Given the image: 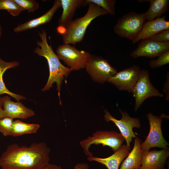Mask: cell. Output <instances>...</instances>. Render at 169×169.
<instances>
[{"instance_id":"1","label":"cell","mask_w":169,"mask_h":169,"mask_svg":"<svg viewBox=\"0 0 169 169\" xmlns=\"http://www.w3.org/2000/svg\"><path fill=\"white\" fill-rule=\"evenodd\" d=\"M50 148L44 142L29 146L9 145L0 157L2 169H41L49 163Z\"/></svg>"},{"instance_id":"2","label":"cell","mask_w":169,"mask_h":169,"mask_svg":"<svg viewBox=\"0 0 169 169\" xmlns=\"http://www.w3.org/2000/svg\"><path fill=\"white\" fill-rule=\"evenodd\" d=\"M38 34L40 40L37 42V44L39 47H37L33 52L39 56L46 59L49 72L47 83L41 90L44 91L49 90L53 84L56 83L60 103V92L62 83L64 79L69 74L72 70L70 68L64 66L61 63L58 56L54 51L51 45L48 44L45 30H42L41 32H38Z\"/></svg>"},{"instance_id":"3","label":"cell","mask_w":169,"mask_h":169,"mask_svg":"<svg viewBox=\"0 0 169 169\" xmlns=\"http://www.w3.org/2000/svg\"><path fill=\"white\" fill-rule=\"evenodd\" d=\"M87 4L88 9L85 14L81 18L72 20L65 28V32L62 34L64 44L75 45L81 42L91 22L98 17L108 14L95 3H89Z\"/></svg>"},{"instance_id":"4","label":"cell","mask_w":169,"mask_h":169,"mask_svg":"<svg viewBox=\"0 0 169 169\" xmlns=\"http://www.w3.org/2000/svg\"><path fill=\"white\" fill-rule=\"evenodd\" d=\"M146 20L145 13L129 12L118 20L114 27V32L121 38L132 41L140 32Z\"/></svg>"},{"instance_id":"5","label":"cell","mask_w":169,"mask_h":169,"mask_svg":"<svg viewBox=\"0 0 169 169\" xmlns=\"http://www.w3.org/2000/svg\"><path fill=\"white\" fill-rule=\"evenodd\" d=\"M125 140L120 133L113 131H99L94 133L92 136H88L81 141L80 144L85 154L90 156H93L89 150L92 145L102 144L104 146H108L115 152L122 145Z\"/></svg>"},{"instance_id":"6","label":"cell","mask_w":169,"mask_h":169,"mask_svg":"<svg viewBox=\"0 0 169 169\" xmlns=\"http://www.w3.org/2000/svg\"><path fill=\"white\" fill-rule=\"evenodd\" d=\"M85 68L93 80L101 84L107 81L117 72L107 59L100 56L91 55Z\"/></svg>"},{"instance_id":"7","label":"cell","mask_w":169,"mask_h":169,"mask_svg":"<svg viewBox=\"0 0 169 169\" xmlns=\"http://www.w3.org/2000/svg\"><path fill=\"white\" fill-rule=\"evenodd\" d=\"M166 115L162 114L158 116L151 113L147 115L150 125L149 134L145 141L141 143L142 151H148L152 147L168 148V143L164 138L161 130L162 119Z\"/></svg>"},{"instance_id":"8","label":"cell","mask_w":169,"mask_h":169,"mask_svg":"<svg viewBox=\"0 0 169 169\" xmlns=\"http://www.w3.org/2000/svg\"><path fill=\"white\" fill-rule=\"evenodd\" d=\"M56 54L72 71L85 68L91 54L84 50H79L75 47L64 44L59 46L56 50Z\"/></svg>"},{"instance_id":"9","label":"cell","mask_w":169,"mask_h":169,"mask_svg":"<svg viewBox=\"0 0 169 169\" xmlns=\"http://www.w3.org/2000/svg\"><path fill=\"white\" fill-rule=\"evenodd\" d=\"M131 93L135 100L134 110L136 111L144 101L147 98L164 95L151 83L148 70H141L138 79L132 90Z\"/></svg>"},{"instance_id":"10","label":"cell","mask_w":169,"mask_h":169,"mask_svg":"<svg viewBox=\"0 0 169 169\" xmlns=\"http://www.w3.org/2000/svg\"><path fill=\"white\" fill-rule=\"evenodd\" d=\"M119 110L122 116L120 120L115 118L106 110L104 111V118L106 121H111L117 127L125 140L126 145L131 150L130 144L132 138L137 137L133 131V128H140L141 126V121L137 118L130 116L125 111H123L120 109Z\"/></svg>"},{"instance_id":"11","label":"cell","mask_w":169,"mask_h":169,"mask_svg":"<svg viewBox=\"0 0 169 169\" xmlns=\"http://www.w3.org/2000/svg\"><path fill=\"white\" fill-rule=\"evenodd\" d=\"M140 67L134 65L117 73L107 81L114 85L120 90L131 93L141 72Z\"/></svg>"},{"instance_id":"12","label":"cell","mask_w":169,"mask_h":169,"mask_svg":"<svg viewBox=\"0 0 169 169\" xmlns=\"http://www.w3.org/2000/svg\"><path fill=\"white\" fill-rule=\"evenodd\" d=\"M169 50V42L160 43L148 38L142 40L130 56L135 58L140 57L154 58Z\"/></svg>"},{"instance_id":"13","label":"cell","mask_w":169,"mask_h":169,"mask_svg":"<svg viewBox=\"0 0 169 169\" xmlns=\"http://www.w3.org/2000/svg\"><path fill=\"white\" fill-rule=\"evenodd\" d=\"M169 156V148L159 151H142L141 165L139 169H165Z\"/></svg>"},{"instance_id":"14","label":"cell","mask_w":169,"mask_h":169,"mask_svg":"<svg viewBox=\"0 0 169 169\" xmlns=\"http://www.w3.org/2000/svg\"><path fill=\"white\" fill-rule=\"evenodd\" d=\"M166 18L163 16L145 22L139 34L132 41V43L135 44L141 40L149 38L161 31L169 29V22L166 20Z\"/></svg>"},{"instance_id":"15","label":"cell","mask_w":169,"mask_h":169,"mask_svg":"<svg viewBox=\"0 0 169 169\" xmlns=\"http://www.w3.org/2000/svg\"><path fill=\"white\" fill-rule=\"evenodd\" d=\"M131 149L126 144L122 145L114 154L105 158L88 156V161H95L105 165L108 169H118L120 164L127 156Z\"/></svg>"},{"instance_id":"16","label":"cell","mask_w":169,"mask_h":169,"mask_svg":"<svg viewBox=\"0 0 169 169\" xmlns=\"http://www.w3.org/2000/svg\"><path fill=\"white\" fill-rule=\"evenodd\" d=\"M3 97V110L7 113L8 117L13 119L18 118L25 119L34 115L33 110L26 107L22 103L19 101L13 102L8 96Z\"/></svg>"},{"instance_id":"17","label":"cell","mask_w":169,"mask_h":169,"mask_svg":"<svg viewBox=\"0 0 169 169\" xmlns=\"http://www.w3.org/2000/svg\"><path fill=\"white\" fill-rule=\"evenodd\" d=\"M61 6L60 0H55L52 8L46 13L38 18L18 24L14 28V32L16 33L22 32L50 22L55 13Z\"/></svg>"},{"instance_id":"18","label":"cell","mask_w":169,"mask_h":169,"mask_svg":"<svg viewBox=\"0 0 169 169\" xmlns=\"http://www.w3.org/2000/svg\"><path fill=\"white\" fill-rule=\"evenodd\" d=\"M141 142L139 138H136L132 151L122 162L119 169H139L142 154Z\"/></svg>"},{"instance_id":"19","label":"cell","mask_w":169,"mask_h":169,"mask_svg":"<svg viewBox=\"0 0 169 169\" xmlns=\"http://www.w3.org/2000/svg\"><path fill=\"white\" fill-rule=\"evenodd\" d=\"M63 12L58 21L59 26L65 28L72 20L76 10L84 6V0H60Z\"/></svg>"},{"instance_id":"20","label":"cell","mask_w":169,"mask_h":169,"mask_svg":"<svg viewBox=\"0 0 169 169\" xmlns=\"http://www.w3.org/2000/svg\"><path fill=\"white\" fill-rule=\"evenodd\" d=\"M150 5L148 10L145 13L146 20L151 21L160 17L168 10V0H150Z\"/></svg>"},{"instance_id":"21","label":"cell","mask_w":169,"mask_h":169,"mask_svg":"<svg viewBox=\"0 0 169 169\" xmlns=\"http://www.w3.org/2000/svg\"><path fill=\"white\" fill-rule=\"evenodd\" d=\"M18 61L6 62L0 58V95L7 94L18 101L20 100H25L26 98L22 95L10 92L6 87L3 79V75L7 69L15 67L19 65Z\"/></svg>"},{"instance_id":"22","label":"cell","mask_w":169,"mask_h":169,"mask_svg":"<svg viewBox=\"0 0 169 169\" xmlns=\"http://www.w3.org/2000/svg\"><path fill=\"white\" fill-rule=\"evenodd\" d=\"M39 127L38 124L27 123L18 120H16L13 122L11 136L16 137L35 133Z\"/></svg>"},{"instance_id":"23","label":"cell","mask_w":169,"mask_h":169,"mask_svg":"<svg viewBox=\"0 0 169 169\" xmlns=\"http://www.w3.org/2000/svg\"><path fill=\"white\" fill-rule=\"evenodd\" d=\"M7 10L13 16L19 15L25 10L16 3L13 0H0V10Z\"/></svg>"},{"instance_id":"24","label":"cell","mask_w":169,"mask_h":169,"mask_svg":"<svg viewBox=\"0 0 169 169\" xmlns=\"http://www.w3.org/2000/svg\"><path fill=\"white\" fill-rule=\"evenodd\" d=\"M89 3L96 4L111 15H115V0H85L84 6L86 5Z\"/></svg>"},{"instance_id":"25","label":"cell","mask_w":169,"mask_h":169,"mask_svg":"<svg viewBox=\"0 0 169 169\" xmlns=\"http://www.w3.org/2000/svg\"><path fill=\"white\" fill-rule=\"evenodd\" d=\"M13 119L9 117L0 119V132L7 136H11Z\"/></svg>"},{"instance_id":"26","label":"cell","mask_w":169,"mask_h":169,"mask_svg":"<svg viewBox=\"0 0 169 169\" xmlns=\"http://www.w3.org/2000/svg\"><path fill=\"white\" fill-rule=\"evenodd\" d=\"M169 63V50L163 53L156 59L150 61V67L152 69L161 67Z\"/></svg>"},{"instance_id":"27","label":"cell","mask_w":169,"mask_h":169,"mask_svg":"<svg viewBox=\"0 0 169 169\" xmlns=\"http://www.w3.org/2000/svg\"><path fill=\"white\" fill-rule=\"evenodd\" d=\"M14 1L25 10L29 12H33L39 8V4L34 0H13Z\"/></svg>"},{"instance_id":"28","label":"cell","mask_w":169,"mask_h":169,"mask_svg":"<svg viewBox=\"0 0 169 169\" xmlns=\"http://www.w3.org/2000/svg\"><path fill=\"white\" fill-rule=\"evenodd\" d=\"M148 39L160 43L169 42V29L161 31Z\"/></svg>"},{"instance_id":"29","label":"cell","mask_w":169,"mask_h":169,"mask_svg":"<svg viewBox=\"0 0 169 169\" xmlns=\"http://www.w3.org/2000/svg\"><path fill=\"white\" fill-rule=\"evenodd\" d=\"M166 80L165 82L164 87L163 89V92L166 95V100H169V74H167Z\"/></svg>"},{"instance_id":"30","label":"cell","mask_w":169,"mask_h":169,"mask_svg":"<svg viewBox=\"0 0 169 169\" xmlns=\"http://www.w3.org/2000/svg\"><path fill=\"white\" fill-rule=\"evenodd\" d=\"M3 103V97H0V119L8 117L7 113L2 108Z\"/></svg>"},{"instance_id":"31","label":"cell","mask_w":169,"mask_h":169,"mask_svg":"<svg viewBox=\"0 0 169 169\" xmlns=\"http://www.w3.org/2000/svg\"><path fill=\"white\" fill-rule=\"evenodd\" d=\"M41 169H63L60 166L49 163Z\"/></svg>"},{"instance_id":"32","label":"cell","mask_w":169,"mask_h":169,"mask_svg":"<svg viewBox=\"0 0 169 169\" xmlns=\"http://www.w3.org/2000/svg\"><path fill=\"white\" fill-rule=\"evenodd\" d=\"M2 29L1 25L0 24V39L2 34Z\"/></svg>"},{"instance_id":"33","label":"cell","mask_w":169,"mask_h":169,"mask_svg":"<svg viewBox=\"0 0 169 169\" xmlns=\"http://www.w3.org/2000/svg\"><path fill=\"white\" fill-rule=\"evenodd\" d=\"M74 169H81L80 168H79V167H77L76 168H75Z\"/></svg>"},{"instance_id":"34","label":"cell","mask_w":169,"mask_h":169,"mask_svg":"<svg viewBox=\"0 0 169 169\" xmlns=\"http://www.w3.org/2000/svg\"><path fill=\"white\" fill-rule=\"evenodd\" d=\"M167 169H169V165L168 166V168Z\"/></svg>"},{"instance_id":"35","label":"cell","mask_w":169,"mask_h":169,"mask_svg":"<svg viewBox=\"0 0 169 169\" xmlns=\"http://www.w3.org/2000/svg\"></svg>"}]
</instances>
